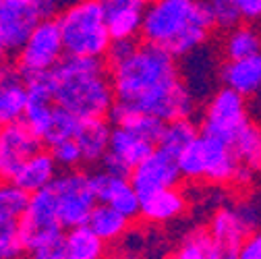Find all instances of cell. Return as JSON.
Returning <instances> with one entry per match:
<instances>
[{"instance_id":"obj_34","label":"cell","mask_w":261,"mask_h":259,"mask_svg":"<svg viewBox=\"0 0 261 259\" xmlns=\"http://www.w3.org/2000/svg\"><path fill=\"white\" fill-rule=\"evenodd\" d=\"M139 44L135 40H112L110 48H108V54H106V62H108V67H116L118 62L126 60L130 54L135 52Z\"/></svg>"},{"instance_id":"obj_14","label":"cell","mask_w":261,"mask_h":259,"mask_svg":"<svg viewBox=\"0 0 261 259\" xmlns=\"http://www.w3.org/2000/svg\"><path fill=\"white\" fill-rule=\"evenodd\" d=\"M259 216L251 203L220 208L210 222V237L218 243L241 247L249 235L255 232Z\"/></svg>"},{"instance_id":"obj_33","label":"cell","mask_w":261,"mask_h":259,"mask_svg":"<svg viewBox=\"0 0 261 259\" xmlns=\"http://www.w3.org/2000/svg\"><path fill=\"white\" fill-rule=\"evenodd\" d=\"M56 164L62 168V170H75L83 164V153H81V147L77 143V139H67L58 145H52L50 147Z\"/></svg>"},{"instance_id":"obj_13","label":"cell","mask_w":261,"mask_h":259,"mask_svg":"<svg viewBox=\"0 0 261 259\" xmlns=\"http://www.w3.org/2000/svg\"><path fill=\"white\" fill-rule=\"evenodd\" d=\"M42 17L38 15L31 0H3L0 3V44L11 52H19Z\"/></svg>"},{"instance_id":"obj_25","label":"cell","mask_w":261,"mask_h":259,"mask_svg":"<svg viewBox=\"0 0 261 259\" xmlns=\"http://www.w3.org/2000/svg\"><path fill=\"white\" fill-rule=\"evenodd\" d=\"M199 135H201V128L193 118L170 120L164 126V133H162V137H160L158 147L162 151L170 153L172 158H178Z\"/></svg>"},{"instance_id":"obj_16","label":"cell","mask_w":261,"mask_h":259,"mask_svg":"<svg viewBox=\"0 0 261 259\" xmlns=\"http://www.w3.org/2000/svg\"><path fill=\"white\" fill-rule=\"evenodd\" d=\"M112 40H135L143 29L147 3L141 0H102Z\"/></svg>"},{"instance_id":"obj_4","label":"cell","mask_w":261,"mask_h":259,"mask_svg":"<svg viewBox=\"0 0 261 259\" xmlns=\"http://www.w3.org/2000/svg\"><path fill=\"white\" fill-rule=\"evenodd\" d=\"M69 56L106 58L112 36L102 0H75L56 17Z\"/></svg>"},{"instance_id":"obj_19","label":"cell","mask_w":261,"mask_h":259,"mask_svg":"<svg viewBox=\"0 0 261 259\" xmlns=\"http://www.w3.org/2000/svg\"><path fill=\"white\" fill-rule=\"evenodd\" d=\"M114 124L108 118H87L81 120L79 131L75 135L81 153H83V164H100L104 156L110 149V137H112Z\"/></svg>"},{"instance_id":"obj_10","label":"cell","mask_w":261,"mask_h":259,"mask_svg":"<svg viewBox=\"0 0 261 259\" xmlns=\"http://www.w3.org/2000/svg\"><path fill=\"white\" fill-rule=\"evenodd\" d=\"M42 145L44 141L23 118L0 126V180H13L17 170L31 156H36Z\"/></svg>"},{"instance_id":"obj_36","label":"cell","mask_w":261,"mask_h":259,"mask_svg":"<svg viewBox=\"0 0 261 259\" xmlns=\"http://www.w3.org/2000/svg\"><path fill=\"white\" fill-rule=\"evenodd\" d=\"M239 259H261V230H255L245 239L239 251Z\"/></svg>"},{"instance_id":"obj_28","label":"cell","mask_w":261,"mask_h":259,"mask_svg":"<svg viewBox=\"0 0 261 259\" xmlns=\"http://www.w3.org/2000/svg\"><path fill=\"white\" fill-rule=\"evenodd\" d=\"M79 124H81V118L77 114H73L71 110L62 108V106H56L52 122L48 126L46 135L42 137L44 145L52 147V145H58V143L67 141V139H75V135L79 131Z\"/></svg>"},{"instance_id":"obj_12","label":"cell","mask_w":261,"mask_h":259,"mask_svg":"<svg viewBox=\"0 0 261 259\" xmlns=\"http://www.w3.org/2000/svg\"><path fill=\"white\" fill-rule=\"evenodd\" d=\"M155 145L135 131H130L126 126H114L112 128V137H110V149L100 162L102 170L118 174V176H130L133 168L143 162Z\"/></svg>"},{"instance_id":"obj_41","label":"cell","mask_w":261,"mask_h":259,"mask_svg":"<svg viewBox=\"0 0 261 259\" xmlns=\"http://www.w3.org/2000/svg\"><path fill=\"white\" fill-rule=\"evenodd\" d=\"M110 259H139V257H137L135 253H120V255L116 253V255H114V257H110Z\"/></svg>"},{"instance_id":"obj_39","label":"cell","mask_w":261,"mask_h":259,"mask_svg":"<svg viewBox=\"0 0 261 259\" xmlns=\"http://www.w3.org/2000/svg\"><path fill=\"white\" fill-rule=\"evenodd\" d=\"M31 5L36 7L42 19H54L60 9V0H31Z\"/></svg>"},{"instance_id":"obj_32","label":"cell","mask_w":261,"mask_h":259,"mask_svg":"<svg viewBox=\"0 0 261 259\" xmlns=\"http://www.w3.org/2000/svg\"><path fill=\"white\" fill-rule=\"evenodd\" d=\"M210 232L205 230H195L176 249L174 259H210L207 257V247H210Z\"/></svg>"},{"instance_id":"obj_15","label":"cell","mask_w":261,"mask_h":259,"mask_svg":"<svg viewBox=\"0 0 261 259\" xmlns=\"http://www.w3.org/2000/svg\"><path fill=\"white\" fill-rule=\"evenodd\" d=\"M91 185L95 191L97 203L112 205L114 210H118L130 220L141 216V197L128 176H118L106 170H97L95 174H91Z\"/></svg>"},{"instance_id":"obj_27","label":"cell","mask_w":261,"mask_h":259,"mask_svg":"<svg viewBox=\"0 0 261 259\" xmlns=\"http://www.w3.org/2000/svg\"><path fill=\"white\" fill-rule=\"evenodd\" d=\"M232 149L241 160V164H247L255 170L261 168V124L249 120L237 135Z\"/></svg>"},{"instance_id":"obj_1","label":"cell","mask_w":261,"mask_h":259,"mask_svg":"<svg viewBox=\"0 0 261 259\" xmlns=\"http://www.w3.org/2000/svg\"><path fill=\"white\" fill-rule=\"evenodd\" d=\"M116 102L162 120L193 118V89L180 79L176 58L162 46L141 42L126 60L110 67Z\"/></svg>"},{"instance_id":"obj_42","label":"cell","mask_w":261,"mask_h":259,"mask_svg":"<svg viewBox=\"0 0 261 259\" xmlns=\"http://www.w3.org/2000/svg\"><path fill=\"white\" fill-rule=\"evenodd\" d=\"M7 50L3 48V44H0V67H5V64H7Z\"/></svg>"},{"instance_id":"obj_30","label":"cell","mask_w":261,"mask_h":259,"mask_svg":"<svg viewBox=\"0 0 261 259\" xmlns=\"http://www.w3.org/2000/svg\"><path fill=\"white\" fill-rule=\"evenodd\" d=\"M23 251L19 220H0V259H19Z\"/></svg>"},{"instance_id":"obj_5","label":"cell","mask_w":261,"mask_h":259,"mask_svg":"<svg viewBox=\"0 0 261 259\" xmlns=\"http://www.w3.org/2000/svg\"><path fill=\"white\" fill-rule=\"evenodd\" d=\"M176 162L182 178L210 183L232 180L241 166V160L230 145L203 133L176 158Z\"/></svg>"},{"instance_id":"obj_31","label":"cell","mask_w":261,"mask_h":259,"mask_svg":"<svg viewBox=\"0 0 261 259\" xmlns=\"http://www.w3.org/2000/svg\"><path fill=\"white\" fill-rule=\"evenodd\" d=\"M207 5L212 11V17H214V25L218 29L230 31V29L239 27L241 21H245L237 0H207Z\"/></svg>"},{"instance_id":"obj_18","label":"cell","mask_w":261,"mask_h":259,"mask_svg":"<svg viewBox=\"0 0 261 259\" xmlns=\"http://www.w3.org/2000/svg\"><path fill=\"white\" fill-rule=\"evenodd\" d=\"M220 79L226 87L239 91L245 98L261 93V52L247 58L226 60L220 67Z\"/></svg>"},{"instance_id":"obj_44","label":"cell","mask_w":261,"mask_h":259,"mask_svg":"<svg viewBox=\"0 0 261 259\" xmlns=\"http://www.w3.org/2000/svg\"><path fill=\"white\" fill-rule=\"evenodd\" d=\"M19 259H31V257H19Z\"/></svg>"},{"instance_id":"obj_17","label":"cell","mask_w":261,"mask_h":259,"mask_svg":"<svg viewBox=\"0 0 261 259\" xmlns=\"http://www.w3.org/2000/svg\"><path fill=\"white\" fill-rule=\"evenodd\" d=\"M27 108V81L17 64L0 67V126L21 120Z\"/></svg>"},{"instance_id":"obj_45","label":"cell","mask_w":261,"mask_h":259,"mask_svg":"<svg viewBox=\"0 0 261 259\" xmlns=\"http://www.w3.org/2000/svg\"><path fill=\"white\" fill-rule=\"evenodd\" d=\"M0 3H3V0H0Z\"/></svg>"},{"instance_id":"obj_40","label":"cell","mask_w":261,"mask_h":259,"mask_svg":"<svg viewBox=\"0 0 261 259\" xmlns=\"http://www.w3.org/2000/svg\"><path fill=\"white\" fill-rule=\"evenodd\" d=\"M253 170H255V168H251V166H247V164H241L232 180L239 183V185H247V183H251V178H253Z\"/></svg>"},{"instance_id":"obj_3","label":"cell","mask_w":261,"mask_h":259,"mask_svg":"<svg viewBox=\"0 0 261 259\" xmlns=\"http://www.w3.org/2000/svg\"><path fill=\"white\" fill-rule=\"evenodd\" d=\"M214 27L207 0H151L145 7L141 38L182 58L197 52Z\"/></svg>"},{"instance_id":"obj_6","label":"cell","mask_w":261,"mask_h":259,"mask_svg":"<svg viewBox=\"0 0 261 259\" xmlns=\"http://www.w3.org/2000/svg\"><path fill=\"white\" fill-rule=\"evenodd\" d=\"M50 189L54 193L56 214L64 230L87 224L93 208L97 205V197L91 185V174L79 168L64 170L52 180Z\"/></svg>"},{"instance_id":"obj_26","label":"cell","mask_w":261,"mask_h":259,"mask_svg":"<svg viewBox=\"0 0 261 259\" xmlns=\"http://www.w3.org/2000/svg\"><path fill=\"white\" fill-rule=\"evenodd\" d=\"M261 52V36L249 25H239L226 34L224 40V54L226 60H237L255 56Z\"/></svg>"},{"instance_id":"obj_22","label":"cell","mask_w":261,"mask_h":259,"mask_svg":"<svg viewBox=\"0 0 261 259\" xmlns=\"http://www.w3.org/2000/svg\"><path fill=\"white\" fill-rule=\"evenodd\" d=\"M185 208H187V199L176 187L164 189L141 201V218L153 224H164L178 218L185 212Z\"/></svg>"},{"instance_id":"obj_9","label":"cell","mask_w":261,"mask_h":259,"mask_svg":"<svg viewBox=\"0 0 261 259\" xmlns=\"http://www.w3.org/2000/svg\"><path fill=\"white\" fill-rule=\"evenodd\" d=\"M19 232H21V241L27 253H31L40 245L67 232L58 220L56 199L50 187L29 195L27 210L19 220Z\"/></svg>"},{"instance_id":"obj_11","label":"cell","mask_w":261,"mask_h":259,"mask_svg":"<svg viewBox=\"0 0 261 259\" xmlns=\"http://www.w3.org/2000/svg\"><path fill=\"white\" fill-rule=\"evenodd\" d=\"M128 178L143 201L145 197L153 195V193L178 187L182 174H180L176 158H172L170 153L155 147L143 162H139V164L133 168Z\"/></svg>"},{"instance_id":"obj_21","label":"cell","mask_w":261,"mask_h":259,"mask_svg":"<svg viewBox=\"0 0 261 259\" xmlns=\"http://www.w3.org/2000/svg\"><path fill=\"white\" fill-rule=\"evenodd\" d=\"M108 120L114 126H126L130 131H135L143 139L151 141L155 147H158L160 137L164 133V126H166V120H162L153 114H147V112H141V110H135V108L120 104V102L114 104V108L108 114Z\"/></svg>"},{"instance_id":"obj_24","label":"cell","mask_w":261,"mask_h":259,"mask_svg":"<svg viewBox=\"0 0 261 259\" xmlns=\"http://www.w3.org/2000/svg\"><path fill=\"white\" fill-rule=\"evenodd\" d=\"M130 218H126L124 214H120L118 210H114L112 205H106V203H97L87 220V226L100 237L102 241L106 243H116L120 241L128 226H130Z\"/></svg>"},{"instance_id":"obj_7","label":"cell","mask_w":261,"mask_h":259,"mask_svg":"<svg viewBox=\"0 0 261 259\" xmlns=\"http://www.w3.org/2000/svg\"><path fill=\"white\" fill-rule=\"evenodd\" d=\"M251 120L247 98L230 87H222L212 93L203 110V120L199 124L201 133L232 147L241 128Z\"/></svg>"},{"instance_id":"obj_35","label":"cell","mask_w":261,"mask_h":259,"mask_svg":"<svg viewBox=\"0 0 261 259\" xmlns=\"http://www.w3.org/2000/svg\"><path fill=\"white\" fill-rule=\"evenodd\" d=\"M64 235L40 245L38 249H34L29 253V257L31 259H64Z\"/></svg>"},{"instance_id":"obj_23","label":"cell","mask_w":261,"mask_h":259,"mask_svg":"<svg viewBox=\"0 0 261 259\" xmlns=\"http://www.w3.org/2000/svg\"><path fill=\"white\" fill-rule=\"evenodd\" d=\"M106 245L87 224L77 226L64 235V259H106Z\"/></svg>"},{"instance_id":"obj_29","label":"cell","mask_w":261,"mask_h":259,"mask_svg":"<svg viewBox=\"0 0 261 259\" xmlns=\"http://www.w3.org/2000/svg\"><path fill=\"white\" fill-rule=\"evenodd\" d=\"M29 203V193L13 180H0V220H21Z\"/></svg>"},{"instance_id":"obj_2","label":"cell","mask_w":261,"mask_h":259,"mask_svg":"<svg viewBox=\"0 0 261 259\" xmlns=\"http://www.w3.org/2000/svg\"><path fill=\"white\" fill-rule=\"evenodd\" d=\"M56 106L77 114L81 120L108 118L116 104L114 83L104 58L64 56L50 71Z\"/></svg>"},{"instance_id":"obj_8","label":"cell","mask_w":261,"mask_h":259,"mask_svg":"<svg viewBox=\"0 0 261 259\" xmlns=\"http://www.w3.org/2000/svg\"><path fill=\"white\" fill-rule=\"evenodd\" d=\"M64 56H67V50H64L58 21L42 19L25 46L17 52V69L27 79L31 75L52 71Z\"/></svg>"},{"instance_id":"obj_37","label":"cell","mask_w":261,"mask_h":259,"mask_svg":"<svg viewBox=\"0 0 261 259\" xmlns=\"http://www.w3.org/2000/svg\"><path fill=\"white\" fill-rule=\"evenodd\" d=\"M239 251H241V247L226 245V243H218V241L210 239L207 257H210V259H239Z\"/></svg>"},{"instance_id":"obj_43","label":"cell","mask_w":261,"mask_h":259,"mask_svg":"<svg viewBox=\"0 0 261 259\" xmlns=\"http://www.w3.org/2000/svg\"><path fill=\"white\" fill-rule=\"evenodd\" d=\"M141 3H151V0H141Z\"/></svg>"},{"instance_id":"obj_38","label":"cell","mask_w":261,"mask_h":259,"mask_svg":"<svg viewBox=\"0 0 261 259\" xmlns=\"http://www.w3.org/2000/svg\"><path fill=\"white\" fill-rule=\"evenodd\" d=\"M241 15L245 21H259L261 19V0H237Z\"/></svg>"},{"instance_id":"obj_20","label":"cell","mask_w":261,"mask_h":259,"mask_svg":"<svg viewBox=\"0 0 261 259\" xmlns=\"http://www.w3.org/2000/svg\"><path fill=\"white\" fill-rule=\"evenodd\" d=\"M58 164L52 156V151L48 149H40L36 156H31L25 164L17 170V174L13 176V183L19 185L23 191H27L29 195L36 191H42L46 187L52 185V180L58 176Z\"/></svg>"}]
</instances>
